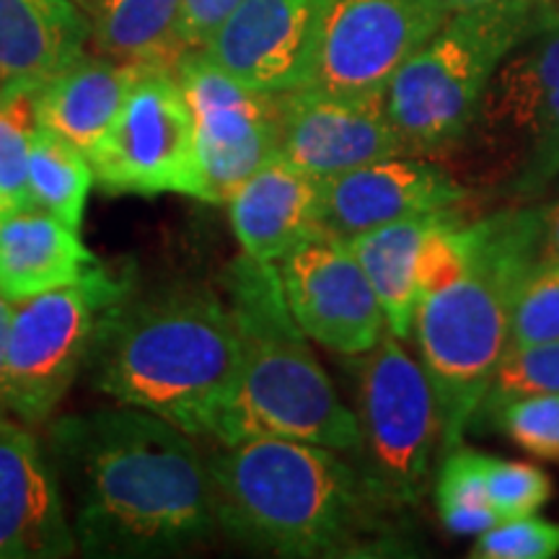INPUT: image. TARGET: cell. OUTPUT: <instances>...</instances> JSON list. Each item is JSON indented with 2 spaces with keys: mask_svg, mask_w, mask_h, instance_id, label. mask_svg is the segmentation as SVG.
Here are the masks:
<instances>
[{
  "mask_svg": "<svg viewBox=\"0 0 559 559\" xmlns=\"http://www.w3.org/2000/svg\"><path fill=\"white\" fill-rule=\"evenodd\" d=\"M353 412L362 477L391 506H417L430 485L440 409L423 362L389 330L368 353L355 355Z\"/></svg>",
  "mask_w": 559,
  "mask_h": 559,
  "instance_id": "9",
  "label": "cell"
},
{
  "mask_svg": "<svg viewBox=\"0 0 559 559\" xmlns=\"http://www.w3.org/2000/svg\"><path fill=\"white\" fill-rule=\"evenodd\" d=\"M474 559H555L559 557V523L534 515L495 523L474 539Z\"/></svg>",
  "mask_w": 559,
  "mask_h": 559,
  "instance_id": "30",
  "label": "cell"
},
{
  "mask_svg": "<svg viewBox=\"0 0 559 559\" xmlns=\"http://www.w3.org/2000/svg\"><path fill=\"white\" fill-rule=\"evenodd\" d=\"M449 9L456 13V11H469V9H479V5H487V3H498V0H443Z\"/></svg>",
  "mask_w": 559,
  "mask_h": 559,
  "instance_id": "34",
  "label": "cell"
},
{
  "mask_svg": "<svg viewBox=\"0 0 559 559\" xmlns=\"http://www.w3.org/2000/svg\"><path fill=\"white\" fill-rule=\"evenodd\" d=\"M96 185L91 160L58 132L37 128L29 153V202L81 230L91 187Z\"/></svg>",
  "mask_w": 559,
  "mask_h": 559,
  "instance_id": "24",
  "label": "cell"
},
{
  "mask_svg": "<svg viewBox=\"0 0 559 559\" xmlns=\"http://www.w3.org/2000/svg\"><path fill=\"white\" fill-rule=\"evenodd\" d=\"M37 128V88L0 91V215L32 205L29 153Z\"/></svg>",
  "mask_w": 559,
  "mask_h": 559,
  "instance_id": "26",
  "label": "cell"
},
{
  "mask_svg": "<svg viewBox=\"0 0 559 559\" xmlns=\"http://www.w3.org/2000/svg\"><path fill=\"white\" fill-rule=\"evenodd\" d=\"M451 13L443 0H324L298 88L383 96L396 70Z\"/></svg>",
  "mask_w": 559,
  "mask_h": 559,
  "instance_id": "11",
  "label": "cell"
},
{
  "mask_svg": "<svg viewBox=\"0 0 559 559\" xmlns=\"http://www.w3.org/2000/svg\"><path fill=\"white\" fill-rule=\"evenodd\" d=\"M324 0H239L202 52L251 88H298Z\"/></svg>",
  "mask_w": 559,
  "mask_h": 559,
  "instance_id": "17",
  "label": "cell"
},
{
  "mask_svg": "<svg viewBox=\"0 0 559 559\" xmlns=\"http://www.w3.org/2000/svg\"><path fill=\"white\" fill-rule=\"evenodd\" d=\"M194 436L128 407L52 419L47 451L86 557H169L218 528Z\"/></svg>",
  "mask_w": 559,
  "mask_h": 559,
  "instance_id": "1",
  "label": "cell"
},
{
  "mask_svg": "<svg viewBox=\"0 0 559 559\" xmlns=\"http://www.w3.org/2000/svg\"><path fill=\"white\" fill-rule=\"evenodd\" d=\"M547 3L498 0L451 13L396 70L383 104L407 156H436L456 148L492 75L539 24Z\"/></svg>",
  "mask_w": 559,
  "mask_h": 559,
  "instance_id": "6",
  "label": "cell"
},
{
  "mask_svg": "<svg viewBox=\"0 0 559 559\" xmlns=\"http://www.w3.org/2000/svg\"><path fill=\"white\" fill-rule=\"evenodd\" d=\"M539 262L542 267L559 264V198L539 205Z\"/></svg>",
  "mask_w": 559,
  "mask_h": 559,
  "instance_id": "32",
  "label": "cell"
},
{
  "mask_svg": "<svg viewBox=\"0 0 559 559\" xmlns=\"http://www.w3.org/2000/svg\"><path fill=\"white\" fill-rule=\"evenodd\" d=\"M88 160L107 194L171 192L205 202L194 117L174 66L148 62L143 68L120 117Z\"/></svg>",
  "mask_w": 559,
  "mask_h": 559,
  "instance_id": "10",
  "label": "cell"
},
{
  "mask_svg": "<svg viewBox=\"0 0 559 559\" xmlns=\"http://www.w3.org/2000/svg\"><path fill=\"white\" fill-rule=\"evenodd\" d=\"M469 194L425 156H389L321 179V226L349 241L396 221L451 213Z\"/></svg>",
  "mask_w": 559,
  "mask_h": 559,
  "instance_id": "15",
  "label": "cell"
},
{
  "mask_svg": "<svg viewBox=\"0 0 559 559\" xmlns=\"http://www.w3.org/2000/svg\"><path fill=\"white\" fill-rule=\"evenodd\" d=\"M226 205L243 254L277 264L321 228V177L272 158L230 194Z\"/></svg>",
  "mask_w": 559,
  "mask_h": 559,
  "instance_id": "18",
  "label": "cell"
},
{
  "mask_svg": "<svg viewBox=\"0 0 559 559\" xmlns=\"http://www.w3.org/2000/svg\"><path fill=\"white\" fill-rule=\"evenodd\" d=\"M91 41L73 0H0V91L39 88Z\"/></svg>",
  "mask_w": 559,
  "mask_h": 559,
  "instance_id": "19",
  "label": "cell"
},
{
  "mask_svg": "<svg viewBox=\"0 0 559 559\" xmlns=\"http://www.w3.org/2000/svg\"><path fill=\"white\" fill-rule=\"evenodd\" d=\"M536 394H559V340L506 347L481 407L495 409L502 402Z\"/></svg>",
  "mask_w": 559,
  "mask_h": 559,
  "instance_id": "27",
  "label": "cell"
},
{
  "mask_svg": "<svg viewBox=\"0 0 559 559\" xmlns=\"http://www.w3.org/2000/svg\"><path fill=\"white\" fill-rule=\"evenodd\" d=\"M485 485L489 506L500 523L539 513L551 498V479L542 466L489 453H485Z\"/></svg>",
  "mask_w": 559,
  "mask_h": 559,
  "instance_id": "28",
  "label": "cell"
},
{
  "mask_svg": "<svg viewBox=\"0 0 559 559\" xmlns=\"http://www.w3.org/2000/svg\"><path fill=\"white\" fill-rule=\"evenodd\" d=\"M181 0H99L91 19V41L104 58L177 66Z\"/></svg>",
  "mask_w": 559,
  "mask_h": 559,
  "instance_id": "23",
  "label": "cell"
},
{
  "mask_svg": "<svg viewBox=\"0 0 559 559\" xmlns=\"http://www.w3.org/2000/svg\"><path fill=\"white\" fill-rule=\"evenodd\" d=\"M79 551L50 451L0 412V559H66Z\"/></svg>",
  "mask_w": 559,
  "mask_h": 559,
  "instance_id": "16",
  "label": "cell"
},
{
  "mask_svg": "<svg viewBox=\"0 0 559 559\" xmlns=\"http://www.w3.org/2000/svg\"><path fill=\"white\" fill-rule=\"evenodd\" d=\"M174 70L194 117L205 202H228L251 174L277 158V94L247 86L202 50L181 52Z\"/></svg>",
  "mask_w": 559,
  "mask_h": 559,
  "instance_id": "12",
  "label": "cell"
},
{
  "mask_svg": "<svg viewBox=\"0 0 559 559\" xmlns=\"http://www.w3.org/2000/svg\"><path fill=\"white\" fill-rule=\"evenodd\" d=\"M135 280L104 264L73 283L16 300L9 340L5 412L45 425L86 366L109 309L128 298Z\"/></svg>",
  "mask_w": 559,
  "mask_h": 559,
  "instance_id": "8",
  "label": "cell"
},
{
  "mask_svg": "<svg viewBox=\"0 0 559 559\" xmlns=\"http://www.w3.org/2000/svg\"><path fill=\"white\" fill-rule=\"evenodd\" d=\"M500 430L542 461H559V394L510 400L489 409Z\"/></svg>",
  "mask_w": 559,
  "mask_h": 559,
  "instance_id": "29",
  "label": "cell"
},
{
  "mask_svg": "<svg viewBox=\"0 0 559 559\" xmlns=\"http://www.w3.org/2000/svg\"><path fill=\"white\" fill-rule=\"evenodd\" d=\"M275 267L293 319L309 340L355 358L383 337L386 317L349 241L321 226Z\"/></svg>",
  "mask_w": 559,
  "mask_h": 559,
  "instance_id": "13",
  "label": "cell"
},
{
  "mask_svg": "<svg viewBox=\"0 0 559 559\" xmlns=\"http://www.w3.org/2000/svg\"><path fill=\"white\" fill-rule=\"evenodd\" d=\"M280 99L277 158L313 174L334 177L389 156H407L383 96H334L290 88Z\"/></svg>",
  "mask_w": 559,
  "mask_h": 559,
  "instance_id": "14",
  "label": "cell"
},
{
  "mask_svg": "<svg viewBox=\"0 0 559 559\" xmlns=\"http://www.w3.org/2000/svg\"><path fill=\"white\" fill-rule=\"evenodd\" d=\"M239 0H181L177 39L181 50H202Z\"/></svg>",
  "mask_w": 559,
  "mask_h": 559,
  "instance_id": "31",
  "label": "cell"
},
{
  "mask_svg": "<svg viewBox=\"0 0 559 559\" xmlns=\"http://www.w3.org/2000/svg\"><path fill=\"white\" fill-rule=\"evenodd\" d=\"M73 3H75V5H83V9H88V11H94L99 0H73Z\"/></svg>",
  "mask_w": 559,
  "mask_h": 559,
  "instance_id": "35",
  "label": "cell"
},
{
  "mask_svg": "<svg viewBox=\"0 0 559 559\" xmlns=\"http://www.w3.org/2000/svg\"><path fill=\"white\" fill-rule=\"evenodd\" d=\"M83 368L117 404L213 436L239 383L241 342L228 304L210 290H132L104 317Z\"/></svg>",
  "mask_w": 559,
  "mask_h": 559,
  "instance_id": "3",
  "label": "cell"
},
{
  "mask_svg": "<svg viewBox=\"0 0 559 559\" xmlns=\"http://www.w3.org/2000/svg\"><path fill=\"white\" fill-rule=\"evenodd\" d=\"M16 300L0 293V412H5V379H9V340Z\"/></svg>",
  "mask_w": 559,
  "mask_h": 559,
  "instance_id": "33",
  "label": "cell"
},
{
  "mask_svg": "<svg viewBox=\"0 0 559 559\" xmlns=\"http://www.w3.org/2000/svg\"><path fill=\"white\" fill-rule=\"evenodd\" d=\"M432 218L436 215L396 221L349 239V249L358 257L386 317V330L402 342L415 332L419 309L417 254Z\"/></svg>",
  "mask_w": 559,
  "mask_h": 559,
  "instance_id": "22",
  "label": "cell"
},
{
  "mask_svg": "<svg viewBox=\"0 0 559 559\" xmlns=\"http://www.w3.org/2000/svg\"><path fill=\"white\" fill-rule=\"evenodd\" d=\"M226 288L241 342V370L213 438L221 445L290 438L340 453L358 451V417L313 358L275 264L241 254L226 272Z\"/></svg>",
  "mask_w": 559,
  "mask_h": 559,
  "instance_id": "5",
  "label": "cell"
},
{
  "mask_svg": "<svg viewBox=\"0 0 559 559\" xmlns=\"http://www.w3.org/2000/svg\"><path fill=\"white\" fill-rule=\"evenodd\" d=\"M555 192H557V198H559V179H557V185H555Z\"/></svg>",
  "mask_w": 559,
  "mask_h": 559,
  "instance_id": "36",
  "label": "cell"
},
{
  "mask_svg": "<svg viewBox=\"0 0 559 559\" xmlns=\"http://www.w3.org/2000/svg\"><path fill=\"white\" fill-rule=\"evenodd\" d=\"M472 262L456 283L419 304L415 340L440 409V443L456 449L481 409L508 347L510 313L542 267L539 205H513L472 221Z\"/></svg>",
  "mask_w": 559,
  "mask_h": 559,
  "instance_id": "4",
  "label": "cell"
},
{
  "mask_svg": "<svg viewBox=\"0 0 559 559\" xmlns=\"http://www.w3.org/2000/svg\"><path fill=\"white\" fill-rule=\"evenodd\" d=\"M99 264L79 230L37 205L0 215V293L24 300L73 283Z\"/></svg>",
  "mask_w": 559,
  "mask_h": 559,
  "instance_id": "21",
  "label": "cell"
},
{
  "mask_svg": "<svg viewBox=\"0 0 559 559\" xmlns=\"http://www.w3.org/2000/svg\"><path fill=\"white\" fill-rule=\"evenodd\" d=\"M145 66L148 62H120L104 55L91 58L83 52L37 88L39 124L58 132L91 158L109 135Z\"/></svg>",
  "mask_w": 559,
  "mask_h": 559,
  "instance_id": "20",
  "label": "cell"
},
{
  "mask_svg": "<svg viewBox=\"0 0 559 559\" xmlns=\"http://www.w3.org/2000/svg\"><path fill=\"white\" fill-rule=\"evenodd\" d=\"M218 528L275 557H353L379 547L391 506L340 451L247 438L207 459Z\"/></svg>",
  "mask_w": 559,
  "mask_h": 559,
  "instance_id": "2",
  "label": "cell"
},
{
  "mask_svg": "<svg viewBox=\"0 0 559 559\" xmlns=\"http://www.w3.org/2000/svg\"><path fill=\"white\" fill-rule=\"evenodd\" d=\"M436 506L443 526L456 536H479L500 523L487 498L485 453L461 445L449 451L436 477Z\"/></svg>",
  "mask_w": 559,
  "mask_h": 559,
  "instance_id": "25",
  "label": "cell"
},
{
  "mask_svg": "<svg viewBox=\"0 0 559 559\" xmlns=\"http://www.w3.org/2000/svg\"><path fill=\"white\" fill-rule=\"evenodd\" d=\"M459 143H469L474 177L513 202H536L559 179V11L502 60Z\"/></svg>",
  "mask_w": 559,
  "mask_h": 559,
  "instance_id": "7",
  "label": "cell"
}]
</instances>
